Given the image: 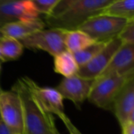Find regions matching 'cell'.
I'll return each mask as SVG.
<instances>
[{"mask_svg": "<svg viewBox=\"0 0 134 134\" xmlns=\"http://www.w3.org/2000/svg\"><path fill=\"white\" fill-rule=\"evenodd\" d=\"M16 1H20V0H0V4L7 3H11V2H16Z\"/></svg>", "mask_w": 134, "mask_h": 134, "instance_id": "obj_26", "label": "cell"}, {"mask_svg": "<svg viewBox=\"0 0 134 134\" xmlns=\"http://www.w3.org/2000/svg\"><path fill=\"white\" fill-rule=\"evenodd\" d=\"M62 122L64 123V125H65L66 129H68L69 132H71L74 134H82L81 132V131L73 124V122L71 121V120L68 117H67L66 118H65L64 120H62Z\"/></svg>", "mask_w": 134, "mask_h": 134, "instance_id": "obj_22", "label": "cell"}, {"mask_svg": "<svg viewBox=\"0 0 134 134\" xmlns=\"http://www.w3.org/2000/svg\"><path fill=\"white\" fill-rule=\"evenodd\" d=\"M102 14L115 16L127 21L134 19V0H114Z\"/></svg>", "mask_w": 134, "mask_h": 134, "instance_id": "obj_16", "label": "cell"}, {"mask_svg": "<svg viewBox=\"0 0 134 134\" xmlns=\"http://www.w3.org/2000/svg\"><path fill=\"white\" fill-rule=\"evenodd\" d=\"M79 68L74 54L69 51L65 50L54 57V70L64 77L77 75Z\"/></svg>", "mask_w": 134, "mask_h": 134, "instance_id": "obj_14", "label": "cell"}, {"mask_svg": "<svg viewBox=\"0 0 134 134\" xmlns=\"http://www.w3.org/2000/svg\"><path fill=\"white\" fill-rule=\"evenodd\" d=\"M0 134H12L10 129L7 127L0 114Z\"/></svg>", "mask_w": 134, "mask_h": 134, "instance_id": "obj_24", "label": "cell"}, {"mask_svg": "<svg viewBox=\"0 0 134 134\" xmlns=\"http://www.w3.org/2000/svg\"><path fill=\"white\" fill-rule=\"evenodd\" d=\"M124 74H134V45L122 43L108 66L98 77Z\"/></svg>", "mask_w": 134, "mask_h": 134, "instance_id": "obj_10", "label": "cell"}, {"mask_svg": "<svg viewBox=\"0 0 134 134\" xmlns=\"http://www.w3.org/2000/svg\"><path fill=\"white\" fill-rule=\"evenodd\" d=\"M3 36H3V34L2 33V32H1V30H0V38H2Z\"/></svg>", "mask_w": 134, "mask_h": 134, "instance_id": "obj_30", "label": "cell"}, {"mask_svg": "<svg viewBox=\"0 0 134 134\" xmlns=\"http://www.w3.org/2000/svg\"><path fill=\"white\" fill-rule=\"evenodd\" d=\"M127 20L107 14H99L84 22L77 29L87 33L96 42H108L118 37Z\"/></svg>", "mask_w": 134, "mask_h": 134, "instance_id": "obj_4", "label": "cell"}, {"mask_svg": "<svg viewBox=\"0 0 134 134\" xmlns=\"http://www.w3.org/2000/svg\"><path fill=\"white\" fill-rule=\"evenodd\" d=\"M12 90L21 101L25 134H59L53 115L42 108L21 78L14 84Z\"/></svg>", "mask_w": 134, "mask_h": 134, "instance_id": "obj_1", "label": "cell"}, {"mask_svg": "<svg viewBox=\"0 0 134 134\" xmlns=\"http://www.w3.org/2000/svg\"><path fill=\"white\" fill-rule=\"evenodd\" d=\"M121 43L122 42L118 37L107 42L88 63L80 67L77 75L87 79H96L108 66Z\"/></svg>", "mask_w": 134, "mask_h": 134, "instance_id": "obj_9", "label": "cell"}, {"mask_svg": "<svg viewBox=\"0 0 134 134\" xmlns=\"http://www.w3.org/2000/svg\"><path fill=\"white\" fill-rule=\"evenodd\" d=\"M79 0H61V2L57 5V7L53 10L52 14L48 17H56L62 13H63L65 10H66L69 7H70L72 5H74L75 3L78 2Z\"/></svg>", "mask_w": 134, "mask_h": 134, "instance_id": "obj_21", "label": "cell"}, {"mask_svg": "<svg viewBox=\"0 0 134 134\" xmlns=\"http://www.w3.org/2000/svg\"><path fill=\"white\" fill-rule=\"evenodd\" d=\"M0 114L12 134H25L21 101L13 90L0 92Z\"/></svg>", "mask_w": 134, "mask_h": 134, "instance_id": "obj_6", "label": "cell"}, {"mask_svg": "<svg viewBox=\"0 0 134 134\" xmlns=\"http://www.w3.org/2000/svg\"><path fill=\"white\" fill-rule=\"evenodd\" d=\"M24 46L18 40L3 36L0 38V49L6 62L18 59L23 54Z\"/></svg>", "mask_w": 134, "mask_h": 134, "instance_id": "obj_17", "label": "cell"}, {"mask_svg": "<svg viewBox=\"0 0 134 134\" xmlns=\"http://www.w3.org/2000/svg\"><path fill=\"white\" fill-rule=\"evenodd\" d=\"M128 122L134 123V108L132 109V112L129 114V119H128Z\"/></svg>", "mask_w": 134, "mask_h": 134, "instance_id": "obj_25", "label": "cell"}, {"mask_svg": "<svg viewBox=\"0 0 134 134\" xmlns=\"http://www.w3.org/2000/svg\"><path fill=\"white\" fill-rule=\"evenodd\" d=\"M39 14L30 0H20L0 4V18L7 23L36 20L39 18Z\"/></svg>", "mask_w": 134, "mask_h": 134, "instance_id": "obj_11", "label": "cell"}, {"mask_svg": "<svg viewBox=\"0 0 134 134\" xmlns=\"http://www.w3.org/2000/svg\"><path fill=\"white\" fill-rule=\"evenodd\" d=\"M1 70H2V65H1V63H0V74H1ZM2 91H3V89H2L1 86H0V92H1Z\"/></svg>", "mask_w": 134, "mask_h": 134, "instance_id": "obj_29", "label": "cell"}, {"mask_svg": "<svg viewBox=\"0 0 134 134\" xmlns=\"http://www.w3.org/2000/svg\"><path fill=\"white\" fill-rule=\"evenodd\" d=\"M65 30L49 28L37 31L21 40L24 47L34 51H43L54 57L64 51Z\"/></svg>", "mask_w": 134, "mask_h": 134, "instance_id": "obj_5", "label": "cell"}, {"mask_svg": "<svg viewBox=\"0 0 134 134\" xmlns=\"http://www.w3.org/2000/svg\"><path fill=\"white\" fill-rule=\"evenodd\" d=\"M95 42L96 41L80 29L65 30V47L67 51L72 53L81 51Z\"/></svg>", "mask_w": 134, "mask_h": 134, "instance_id": "obj_15", "label": "cell"}, {"mask_svg": "<svg viewBox=\"0 0 134 134\" xmlns=\"http://www.w3.org/2000/svg\"><path fill=\"white\" fill-rule=\"evenodd\" d=\"M6 24H7L3 18H0V28H1V27H3L4 25H6Z\"/></svg>", "mask_w": 134, "mask_h": 134, "instance_id": "obj_28", "label": "cell"}, {"mask_svg": "<svg viewBox=\"0 0 134 134\" xmlns=\"http://www.w3.org/2000/svg\"><path fill=\"white\" fill-rule=\"evenodd\" d=\"M93 82L94 80L74 75L63 77L56 87V89L63 99L70 100L79 109L82 103L88 99Z\"/></svg>", "mask_w": 134, "mask_h": 134, "instance_id": "obj_8", "label": "cell"}, {"mask_svg": "<svg viewBox=\"0 0 134 134\" xmlns=\"http://www.w3.org/2000/svg\"><path fill=\"white\" fill-rule=\"evenodd\" d=\"M21 79L46 112L57 115L62 121L67 118L65 113L63 98L56 88L40 86L29 77H23Z\"/></svg>", "mask_w": 134, "mask_h": 134, "instance_id": "obj_7", "label": "cell"}, {"mask_svg": "<svg viewBox=\"0 0 134 134\" xmlns=\"http://www.w3.org/2000/svg\"><path fill=\"white\" fill-rule=\"evenodd\" d=\"M46 24L40 18L32 21H18L10 22L0 28L4 36L21 40L32 33L44 29Z\"/></svg>", "mask_w": 134, "mask_h": 134, "instance_id": "obj_13", "label": "cell"}, {"mask_svg": "<svg viewBox=\"0 0 134 134\" xmlns=\"http://www.w3.org/2000/svg\"><path fill=\"white\" fill-rule=\"evenodd\" d=\"M109 42V41H108ZM106 42H95L92 45L86 48L77 51L74 54V58L78 64L79 67H81L88 63L107 44Z\"/></svg>", "mask_w": 134, "mask_h": 134, "instance_id": "obj_18", "label": "cell"}, {"mask_svg": "<svg viewBox=\"0 0 134 134\" xmlns=\"http://www.w3.org/2000/svg\"><path fill=\"white\" fill-rule=\"evenodd\" d=\"M122 134H134V123L126 122L121 126Z\"/></svg>", "mask_w": 134, "mask_h": 134, "instance_id": "obj_23", "label": "cell"}, {"mask_svg": "<svg viewBox=\"0 0 134 134\" xmlns=\"http://www.w3.org/2000/svg\"><path fill=\"white\" fill-rule=\"evenodd\" d=\"M39 14L50 16L61 0H30Z\"/></svg>", "mask_w": 134, "mask_h": 134, "instance_id": "obj_19", "label": "cell"}, {"mask_svg": "<svg viewBox=\"0 0 134 134\" xmlns=\"http://www.w3.org/2000/svg\"><path fill=\"white\" fill-rule=\"evenodd\" d=\"M114 0H79L56 17H45L46 26L63 30L78 29L89 18L99 15Z\"/></svg>", "mask_w": 134, "mask_h": 134, "instance_id": "obj_2", "label": "cell"}, {"mask_svg": "<svg viewBox=\"0 0 134 134\" xmlns=\"http://www.w3.org/2000/svg\"><path fill=\"white\" fill-rule=\"evenodd\" d=\"M69 133H70V134H74V133H73V132H69Z\"/></svg>", "mask_w": 134, "mask_h": 134, "instance_id": "obj_31", "label": "cell"}, {"mask_svg": "<svg viewBox=\"0 0 134 134\" xmlns=\"http://www.w3.org/2000/svg\"><path fill=\"white\" fill-rule=\"evenodd\" d=\"M134 108V77L121 89L117 96L112 111L114 112L121 127L128 122L130 113Z\"/></svg>", "mask_w": 134, "mask_h": 134, "instance_id": "obj_12", "label": "cell"}, {"mask_svg": "<svg viewBox=\"0 0 134 134\" xmlns=\"http://www.w3.org/2000/svg\"><path fill=\"white\" fill-rule=\"evenodd\" d=\"M123 43L134 45V19L127 21L125 26L118 36Z\"/></svg>", "mask_w": 134, "mask_h": 134, "instance_id": "obj_20", "label": "cell"}, {"mask_svg": "<svg viewBox=\"0 0 134 134\" xmlns=\"http://www.w3.org/2000/svg\"><path fill=\"white\" fill-rule=\"evenodd\" d=\"M3 62H6L3 56V54H2V51H1V49H0V63H3Z\"/></svg>", "mask_w": 134, "mask_h": 134, "instance_id": "obj_27", "label": "cell"}, {"mask_svg": "<svg viewBox=\"0 0 134 134\" xmlns=\"http://www.w3.org/2000/svg\"><path fill=\"white\" fill-rule=\"evenodd\" d=\"M134 74L110 75L94 80L88 101L99 108L112 110L114 103L124 86Z\"/></svg>", "mask_w": 134, "mask_h": 134, "instance_id": "obj_3", "label": "cell"}]
</instances>
